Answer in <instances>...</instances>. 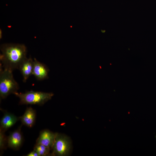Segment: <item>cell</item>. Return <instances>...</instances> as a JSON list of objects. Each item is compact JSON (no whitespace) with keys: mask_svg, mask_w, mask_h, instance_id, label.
<instances>
[{"mask_svg":"<svg viewBox=\"0 0 156 156\" xmlns=\"http://www.w3.org/2000/svg\"><path fill=\"white\" fill-rule=\"evenodd\" d=\"M5 131L0 129V149L2 151L5 148L6 144H7V138H6L4 132Z\"/></svg>","mask_w":156,"mask_h":156,"instance_id":"cell-12","label":"cell"},{"mask_svg":"<svg viewBox=\"0 0 156 156\" xmlns=\"http://www.w3.org/2000/svg\"><path fill=\"white\" fill-rule=\"evenodd\" d=\"M155 138L156 139V135L155 136Z\"/></svg>","mask_w":156,"mask_h":156,"instance_id":"cell-15","label":"cell"},{"mask_svg":"<svg viewBox=\"0 0 156 156\" xmlns=\"http://www.w3.org/2000/svg\"><path fill=\"white\" fill-rule=\"evenodd\" d=\"M0 64L5 68L12 71L18 69L27 57V49L23 44L5 43L0 46Z\"/></svg>","mask_w":156,"mask_h":156,"instance_id":"cell-1","label":"cell"},{"mask_svg":"<svg viewBox=\"0 0 156 156\" xmlns=\"http://www.w3.org/2000/svg\"><path fill=\"white\" fill-rule=\"evenodd\" d=\"M56 133L47 129L42 131L36 140V144L43 145L51 149H52L55 141Z\"/></svg>","mask_w":156,"mask_h":156,"instance_id":"cell-5","label":"cell"},{"mask_svg":"<svg viewBox=\"0 0 156 156\" xmlns=\"http://www.w3.org/2000/svg\"><path fill=\"white\" fill-rule=\"evenodd\" d=\"M27 156H39L37 152L34 150L27 154Z\"/></svg>","mask_w":156,"mask_h":156,"instance_id":"cell-13","label":"cell"},{"mask_svg":"<svg viewBox=\"0 0 156 156\" xmlns=\"http://www.w3.org/2000/svg\"><path fill=\"white\" fill-rule=\"evenodd\" d=\"M19 99L20 104L42 105L51 99L54 94L52 92L30 91L25 93H14Z\"/></svg>","mask_w":156,"mask_h":156,"instance_id":"cell-3","label":"cell"},{"mask_svg":"<svg viewBox=\"0 0 156 156\" xmlns=\"http://www.w3.org/2000/svg\"><path fill=\"white\" fill-rule=\"evenodd\" d=\"M71 142L68 137L63 134L56 133L52 149L51 155L66 156L68 155L71 149Z\"/></svg>","mask_w":156,"mask_h":156,"instance_id":"cell-4","label":"cell"},{"mask_svg":"<svg viewBox=\"0 0 156 156\" xmlns=\"http://www.w3.org/2000/svg\"><path fill=\"white\" fill-rule=\"evenodd\" d=\"M49 69L44 64L34 58L32 75L38 80H42L48 78Z\"/></svg>","mask_w":156,"mask_h":156,"instance_id":"cell-6","label":"cell"},{"mask_svg":"<svg viewBox=\"0 0 156 156\" xmlns=\"http://www.w3.org/2000/svg\"><path fill=\"white\" fill-rule=\"evenodd\" d=\"M33 60L31 57L27 58L20 65L18 69L23 77V81L25 82L29 77L32 75Z\"/></svg>","mask_w":156,"mask_h":156,"instance_id":"cell-8","label":"cell"},{"mask_svg":"<svg viewBox=\"0 0 156 156\" xmlns=\"http://www.w3.org/2000/svg\"><path fill=\"white\" fill-rule=\"evenodd\" d=\"M36 116L35 109L29 107L27 108L24 114L19 119L23 125L31 127L35 122Z\"/></svg>","mask_w":156,"mask_h":156,"instance_id":"cell-9","label":"cell"},{"mask_svg":"<svg viewBox=\"0 0 156 156\" xmlns=\"http://www.w3.org/2000/svg\"><path fill=\"white\" fill-rule=\"evenodd\" d=\"M34 150L37 152L39 156H48L50 154L51 149L41 144H36Z\"/></svg>","mask_w":156,"mask_h":156,"instance_id":"cell-11","label":"cell"},{"mask_svg":"<svg viewBox=\"0 0 156 156\" xmlns=\"http://www.w3.org/2000/svg\"><path fill=\"white\" fill-rule=\"evenodd\" d=\"M14 114L8 112L4 113L0 121V128L5 131L13 126L18 120Z\"/></svg>","mask_w":156,"mask_h":156,"instance_id":"cell-10","label":"cell"},{"mask_svg":"<svg viewBox=\"0 0 156 156\" xmlns=\"http://www.w3.org/2000/svg\"><path fill=\"white\" fill-rule=\"evenodd\" d=\"M2 37V31L1 29H0V39H1Z\"/></svg>","mask_w":156,"mask_h":156,"instance_id":"cell-14","label":"cell"},{"mask_svg":"<svg viewBox=\"0 0 156 156\" xmlns=\"http://www.w3.org/2000/svg\"><path fill=\"white\" fill-rule=\"evenodd\" d=\"M12 71L3 68L0 64V96L4 99L11 94L17 92L19 88L13 77Z\"/></svg>","mask_w":156,"mask_h":156,"instance_id":"cell-2","label":"cell"},{"mask_svg":"<svg viewBox=\"0 0 156 156\" xmlns=\"http://www.w3.org/2000/svg\"><path fill=\"white\" fill-rule=\"evenodd\" d=\"M23 141V136L20 127L10 134L7 138L8 146L14 149L17 150L21 146Z\"/></svg>","mask_w":156,"mask_h":156,"instance_id":"cell-7","label":"cell"}]
</instances>
